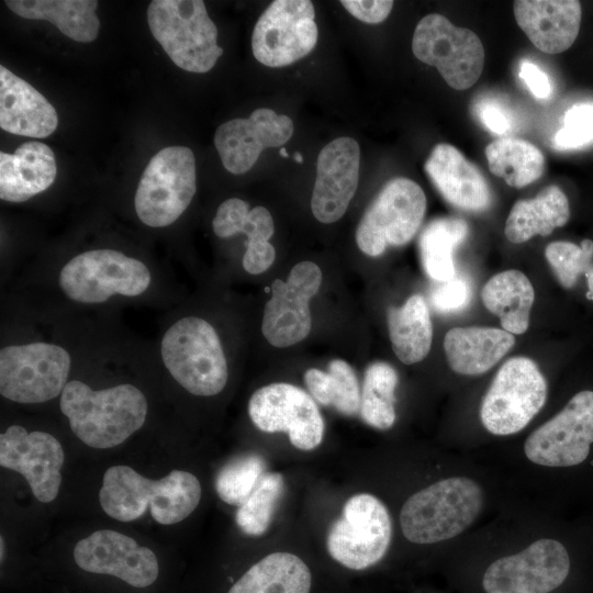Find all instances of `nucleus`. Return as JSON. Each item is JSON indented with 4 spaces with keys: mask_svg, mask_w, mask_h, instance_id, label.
Returning <instances> with one entry per match:
<instances>
[{
    "mask_svg": "<svg viewBox=\"0 0 593 593\" xmlns=\"http://www.w3.org/2000/svg\"><path fill=\"white\" fill-rule=\"evenodd\" d=\"M398 381L395 369L388 362L377 361L366 369L359 412L367 425L381 430L393 426Z\"/></svg>",
    "mask_w": 593,
    "mask_h": 593,
    "instance_id": "nucleus-36",
    "label": "nucleus"
},
{
    "mask_svg": "<svg viewBox=\"0 0 593 593\" xmlns=\"http://www.w3.org/2000/svg\"><path fill=\"white\" fill-rule=\"evenodd\" d=\"M593 141V104H577L564 115L563 127L553 139L558 149H572Z\"/></svg>",
    "mask_w": 593,
    "mask_h": 593,
    "instance_id": "nucleus-40",
    "label": "nucleus"
},
{
    "mask_svg": "<svg viewBox=\"0 0 593 593\" xmlns=\"http://www.w3.org/2000/svg\"><path fill=\"white\" fill-rule=\"evenodd\" d=\"M468 233L467 222L458 217L435 219L423 230L418 239L419 256L430 279L444 282L456 276L454 251Z\"/></svg>",
    "mask_w": 593,
    "mask_h": 593,
    "instance_id": "nucleus-33",
    "label": "nucleus"
},
{
    "mask_svg": "<svg viewBox=\"0 0 593 593\" xmlns=\"http://www.w3.org/2000/svg\"><path fill=\"white\" fill-rule=\"evenodd\" d=\"M310 566L292 552H271L251 564L227 593H313Z\"/></svg>",
    "mask_w": 593,
    "mask_h": 593,
    "instance_id": "nucleus-28",
    "label": "nucleus"
},
{
    "mask_svg": "<svg viewBox=\"0 0 593 593\" xmlns=\"http://www.w3.org/2000/svg\"><path fill=\"white\" fill-rule=\"evenodd\" d=\"M470 299V287L462 277L438 282L430 291L432 306L439 313H452L467 306Z\"/></svg>",
    "mask_w": 593,
    "mask_h": 593,
    "instance_id": "nucleus-41",
    "label": "nucleus"
},
{
    "mask_svg": "<svg viewBox=\"0 0 593 593\" xmlns=\"http://www.w3.org/2000/svg\"><path fill=\"white\" fill-rule=\"evenodd\" d=\"M322 283L320 267L309 260L296 264L287 282L273 280L272 295L264 311L261 332L275 347L292 346L309 335L312 317L309 302Z\"/></svg>",
    "mask_w": 593,
    "mask_h": 593,
    "instance_id": "nucleus-17",
    "label": "nucleus"
},
{
    "mask_svg": "<svg viewBox=\"0 0 593 593\" xmlns=\"http://www.w3.org/2000/svg\"><path fill=\"white\" fill-rule=\"evenodd\" d=\"M340 4L353 16L369 24L384 21L393 8L391 0H342Z\"/></svg>",
    "mask_w": 593,
    "mask_h": 593,
    "instance_id": "nucleus-42",
    "label": "nucleus"
},
{
    "mask_svg": "<svg viewBox=\"0 0 593 593\" xmlns=\"http://www.w3.org/2000/svg\"><path fill=\"white\" fill-rule=\"evenodd\" d=\"M213 232L221 238L239 233L247 236L243 267L251 275H259L273 264L275 247L269 243L275 225L269 211L264 206L249 205L242 199L225 200L217 209L212 222Z\"/></svg>",
    "mask_w": 593,
    "mask_h": 593,
    "instance_id": "nucleus-25",
    "label": "nucleus"
},
{
    "mask_svg": "<svg viewBox=\"0 0 593 593\" xmlns=\"http://www.w3.org/2000/svg\"><path fill=\"white\" fill-rule=\"evenodd\" d=\"M293 131L289 116L260 108L247 119H233L221 124L215 131L214 145L224 168L242 175L255 165L264 149L286 144Z\"/></svg>",
    "mask_w": 593,
    "mask_h": 593,
    "instance_id": "nucleus-20",
    "label": "nucleus"
},
{
    "mask_svg": "<svg viewBox=\"0 0 593 593\" xmlns=\"http://www.w3.org/2000/svg\"><path fill=\"white\" fill-rule=\"evenodd\" d=\"M294 159L296 160V163L301 164L303 161V157L300 153H295L294 154Z\"/></svg>",
    "mask_w": 593,
    "mask_h": 593,
    "instance_id": "nucleus-46",
    "label": "nucleus"
},
{
    "mask_svg": "<svg viewBox=\"0 0 593 593\" xmlns=\"http://www.w3.org/2000/svg\"><path fill=\"white\" fill-rule=\"evenodd\" d=\"M412 51L418 60L436 67L455 90L470 88L482 74L484 48L479 36L438 13L427 14L417 23Z\"/></svg>",
    "mask_w": 593,
    "mask_h": 593,
    "instance_id": "nucleus-12",
    "label": "nucleus"
},
{
    "mask_svg": "<svg viewBox=\"0 0 593 593\" xmlns=\"http://www.w3.org/2000/svg\"><path fill=\"white\" fill-rule=\"evenodd\" d=\"M65 454L53 435L12 425L0 435V465L22 474L42 503L56 499L61 483Z\"/></svg>",
    "mask_w": 593,
    "mask_h": 593,
    "instance_id": "nucleus-18",
    "label": "nucleus"
},
{
    "mask_svg": "<svg viewBox=\"0 0 593 593\" xmlns=\"http://www.w3.org/2000/svg\"><path fill=\"white\" fill-rule=\"evenodd\" d=\"M570 570L566 547L542 538L518 553L493 561L482 585L486 593H549L560 586Z\"/></svg>",
    "mask_w": 593,
    "mask_h": 593,
    "instance_id": "nucleus-16",
    "label": "nucleus"
},
{
    "mask_svg": "<svg viewBox=\"0 0 593 593\" xmlns=\"http://www.w3.org/2000/svg\"><path fill=\"white\" fill-rule=\"evenodd\" d=\"M547 399V382L528 357H513L496 372L480 407L484 428L499 436L525 428Z\"/></svg>",
    "mask_w": 593,
    "mask_h": 593,
    "instance_id": "nucleus-8",
    "label": "nucleus"
},
{
    "mask_svg": "<svg viewBox=\"0 0 593 593\" xmlns=\"http://www.w3.org/2000/svg\"><path fill=\"white\" fill-rule=\"evenodd\" d=\"M518 76L525 81L528 89L537 99H547L551 93V86L547 75L536 65L523 60Z\"/></svg>",
    "mask_w": 593,
    "mask_h": 593,
    "instance_id": "nucleus-43",
    "label": "nucleus"
},
{
    "mask_svg": "<svg viewBox=\"0 0 593 593\" xmlns=\"http://www.w3.org/2000/svg\"><path fill=\"white\" fill-rule=\"evenodd\" d=\"M57 175L52 148L41 142L21 144L13 154L0 153V199L20 203L48 189Z\"/></svg>",
    "mask_w": 593,
    "mask_h": 593,
    "instance_id": "nucleus-26",
    "label": "nucleus"
},
{
    "mask_svg": "<svg viewBox=\"0 0 593 593\" xmlns=\"http://www.w3.org/2000/svg\"><path fill=\"white\" fill-rule=\"evenodd\" d=\"M71 367L61 346L32 342L0 349V393L16 403H43L60 395Z\"/></svg>",
    "mask_w": 593,
    "mask_h": 593,
    "instance_id": "nucleus-10",
    "label": "nucleus"
},
{
    "mask_svg": "<svg viewBox=\"0 0 593 593\" xmlns=\"http://www.w3.org/2000/svg\"><path fill=\"white\" fill-rule=\"evenodd\" d=\"M310 0L272 1L257 20L251 35L255 58L268 67H283L309 55L318 36Z\"/></svg>",
    "mask_w": 593,
    "mask_h": 593,
    "instance_id": "nucleus-13",
    "label": "nucleus"
},
{
    "mask_svg": "<svg viewBox=\"0 0 593 593\" xmlns=\"http://www.w3.org/2000/svg\"><path fill=\"white\" fill-rule=\"evenodd\" d=\"M482 123L495 134H504L510 128L505 114L494 104H485L480 110Z\"/></svg>",
    "mask_w": 593,
    "mask_h": 593,
    "instance_id": "nucleus-44",
    "label": "nucleus"
},
{
    "mask_svg": "<svg viewBox=\"0 0 593 593\" xmlns=\"http://www.w3.org/2000/svg\"><path fill=\"white\" fill-rule=\"evenodd\" d=\"M570 219L569 201L555 184L544 188L529 200L514 203L505 222L504 234L513 244H522L536 235L548 236Z\"/></svg>",
    "mask_w": 593,
    "mask_h": 593,
    "instance_id": "nucleus-29",
    "label": "nucleus"
},
{
    "mask_svg": "<svg viewBox=\"0 0 593 593\" xmlns=\"http://www.w3.org/2000/svg\"><path fill=\"white\" fill-rule=\"evenodd\" d=\"M359 161V145L348 136L335 138L320 152L311 209L321 223H334L345 214L358 187Z\"/></svg>",
    "mask_w": 593,
    "mask_h": 593,
    "instance_id": "nucleus-21",
    "label": "nucleus"
},
{
    "mask_svg": "<svg viewBox=\"0 0 593 593\" xmlns=\"http://www.w3.org/2000/svg\"><path fill=\"white\" fill-rule=\"evenodd\" d=\"M513 9L517 25L544 53H562L578 37L582 10L577 0H517Z\"/></svg>",
    "mask_w": 593,
    "mask_h": 593,
    "instance_id": "nucleus-23",
    "label": "nucleus"
},
{
    "mask_svg": "<svg viewBox=\"0 0 593 593\" xmlns=\"http://www.w3.org/2000/svg\"><path fill=\"white\" fill-rule=\"evenodd\" d=\"M484 152L490 171L513 188L526 187L544 174V154L527 141L499 138L491 142Z\"/></svg>",
    "mask_w": 593,
    "mask_h": 593,
    "instance_id": "nucleus-34",
    "label": "nucleus"
},
{
    "mask_svg": "<svg viewBox=\"0 0 593 593\" xmlns=\"http://www.w3.org/2000/svg\"><path fill=\"white\" fill-rule=\"evenodd\" d=\"M545 257L560 284L570 289L592 265L593 240L583 239L580 246L564 240L552 242L547 245Z\"/></svg>",
    "mask_w": 593,
    "mask_h": 593,
    "instance_id": "nucleus-39",
    "label": "nucleus"
},
{
    "mask_svg": "<svg viewBox=\"0 0 593 593\" xmlns=\"http://www.w3.org/2000/svg\"><path fill=\"white\" fill-rule=\"evenodd\" d=\"M58 115L32 85L0 66V127L11 134L43 138L54 133Z\"/></svg>",
    "mask_w": 593,
    "mask_h": 593,
    "instance_id": "nucleus-24",
    "label": "nucleus"
},
{
    "mask_svg": "<svg viewBox=\"0 0 593 593\" xmlns=\"http://www.w3.org/2000/svg\"><path fill=\"white\" fill-rule=\"evenodd\" d=\"M150 282L152 273L143 261L108 248L76 255L58 275L64 294L85 304L102 303L115 294L137 296Z\"/></svg>",
    "mask_w": 593,
    "mask_h": 593,
    "instance_id": "nucleus-6",
    "label": "nucleus"
},
{
    "mask_svg": "<svg viewBox=\"0 0 593 593\" xmlns=\"http://www.w3.org/2000/svg\"><path fill=\"white\" fill-rule=\"evenodd\" d=\"M424 169L441 197L452 206L482 212L490 208L492 193L480 169L450 144H437Z\"/></svg>",
    "mask_w": 593,
    "mask_h": 593,
    "instance_id": "nucleus-22",
    "label": "nucleus"
},
{
    "mask_svg": "<svg viewBox=\"0 0 593 593\" xmlns=\"http://www.w3.org/2000/svg\"><path fill=\"white\" fill-rule=\"evenodd\" d=\"M248 414L254 425L266 433H288L300 450H313L324 437V419L314 399L290 383H271L253 393Z\"/></svg>",
    "mask_w": 593,
    "mask_h": 593,
    "instance_id": "nucleus-14",
    "label": "nucleus"
},
{
    "mask_svg": "<svg viewBox=\"0 0 593 593\" xmlns=\"http://www.w3.org/2000/svg\"><path fill=\"white\" fill-rule=\"evenodd\" d=\"M592 443L593 391L584 390L527 437L524 452L539 466L572 467L586 459Z\"/></svg>",
    "mask_w": 593,
    "mask_h": 593,
    "instance_id": "nucleus-15",
    "label": "nucleus"
},
{
    "mask_svg": "<svg viewBox=\"0 0 593 593\" xmlns=\"http://www.w3.org/2000/svg\"><path fill=\"white\" fill-rule=\"evenodd\" d=\"M584 276L588 283L586 298L593 301V264L584 272Z\"/></svg>",
    "mask_w": 593,
    "mask_h": 593,
    "instance_id": "nucleus-45",
    "label": "nucleus"
},
{
    "mask_svg": "<svg viewBox=\"0 0 593 593\" xmlns=\"http://www.w3.org/2000/svg\"><path fill=\"white\" fill-rule=\"evenodd\" d=\"M195 190L193 152L186 146L165 147L142 174L134 198L136 214L150 227L171 225L187 210Z\"/></svg>",
    "mask_w": 593,
    "mask_h": 593,
    "instance_id": "nucleus-7",
    "label": "nucleus"
},
{
    "mask_svg": "<svg viewBox=\"0 0 593 593\" xmlns=\"http://www.w3.org/2000/svg\"><path fill=\"white\" fill-rule=\"evenodd\" d=\"M514 344V335L503 328L466 326L446 333L444 349L455 372L478 376L495 366Z\"/></svg>",
    "mask_w": 593,
    "mask_h": 593,
    "instance_id": "nucleus-27",
    "label": "nucleus"
},
{
    "mask_svg": "<svg viewBox=\"0 0 593 593\" xmlns=\"http://www.w3.org/2000/svg\"><path fill=\"white\" fill-rule=\"evenodd\" d=\"M74 559L83 571L113 575L134 588L153 584L159 572L157 558L149 548L111 529L97 530L79 540Z\"/></svg>",
    "mask_w": 593,
    "mask_h": 593,
    "instance_id": "nucleus-19",
    "label": "nucleus"
},
{
    "mask_svg": "<svg viewBox=\"0 0 593 593\" xmlns=\"http://www.w3.org/2000/svg\"><path fill=\"white\" fill-rule=\"evenodd\" d=\"M304 381L311 396L320 404L332 405L346 416H354L360 411L358 379L345 360L333 359L326 372L316 368L307 369Z\"/></svg>",
    "mask_w": 593,
    "mask_h": 593,
    "instance_id": "nucleus-35",
    "label": "nucleus"
},
{
    "mask_svg": "<svg viewBox=\"0 0 593 593\" xmlns=\"http://www.w3.org/2000/svg\"><path fill=\"white\" fill-rule=\"evenodd\" d=\"M279 153H280V156H282L284 158H287L289 156V154H288V152H287V149L284 147H281Z\"/></svg>",
    "mask_w": 593,
    "mask_h": 593,
    "instance_id": "nucleus-47",
    "label": "nucleus"
},
{
    "mask_svg": "<svg viewBox=\"0 0 593 593\" xmlns=\"http://www.w3.org/2000/svg\"><path fill=\"white\" fill-rule=\"evenodd\" d=\"M161 360L170 376L199 396L220 393L228 378L227 361L215 328L198 316H186L165 332Z\"/></svg>",
    "mask_w": 593,
    "mask_h": 593,
    "instance_id": "nucleus-4",
    "label": "nucleus"
},
{
    "mask_svg": "<svg viewBox=\"0 0 593 593\" xmlns=\"http://www.w3.org/2000/svg\"><path fill=\"white\" fill-rule=\"evenodd\" d=\"M483 507L481 486L467 477L437 481L414 493L403 504L400 524L415 544H435L467 529Z\"/></svg>",
    "mask_w": 593,
    "mask_h": 593,
    "instance_id": "nucleus-3",
    "label": "nucleus"
},
{
    "mask_svg": "<svg viewBox=\"0 0 593 593\" xmlns=\"http://www.w3.org/2000/svg\"><path fill=\"white\" fill-rule=\"evenodd\" d=\"M426 211L423 189L413 180L398 177L389 180L363 213L356 242L371 257L389 246H403L417 233Z\"/></svg>",
    "mask_w": 593,
    "mask_h": 593,
    "instance_id": "nucleus-11",
    "label": "nucleus"
},
{
    "mask_svg": "<svg viewBox=\"0 0 593 593\" xmlns=\"http://www.w3.org/2000/svg\"><path fill=\"white\" fill-rule=\"evenodd\" d=\"M283 488L284 481L280 473L264 474L251 494L236 511L235 522L244 534L260 536L268 529Z\"/></svg>",
    "mask_w": 593,
    "mask_h": 593,
    "instance_id": "nucleus-37",
    "label": "nucleus"
},
{
    "mask_svg": "<svg viewBox=\"0 0 593 593\" xmlns=\"http://www.w3.org/2000/svg\"><path fill=\"white\" fill-rule=\"evenodd\" d=\"M388 328L392 349L403 363L419 362L428 355L433 326L423 295H411L401 307L390 306Z\"/></svg>",
    "mask_w": 593,
    "mask_h": 593,
    "instance_id": "nucleus-32",
    "label": "nucleus"
},
{
    "mask_svg": "<svg viewBox=\"0 0 593 593\" xmlns=\"http://www.w3.org/2000/svg\"><path fill=\"white\" fill-rule=\"evenodd\" d=\"M266 462L256 454L236 457L219 471L215 491L230 505H242L265 474Z\"/></svg>",
    "mask_w": 593,
    "mask_h": 593,
    "instance_id": "nucleus-38",
    "label": "nucleus"
},
{
    "mask_svg": "<svg viewBox=\"0 0 593 593\" xmlns=\"http://www.w3.org/2000/svg\"><path fill=\"white\" fill-rule=\"evenodd\" d=\"M200 499V482L190 472L172 470L160 480H149L123 465L104 472L99 492L101 507L110 517L131 522L149 506L152 517L161 525L187 518Z\"/></svg>",
    "mask_w": 593,
    "mask_h": 593,
    "instance_id": "nucleus-1",
    "label": "nucleus"
},
{
    "mask_svg": "<svg viewBox=\"0 0 593 593\" xmlns=\"http://www.w3.org/2000/svg\"><path fill=\"white\" fill-rule=\"evenodd\" d=\"M481 299L504 331L521 335L528 329L535 292L522 271L511 269L492 276L481 290Z\"/></svg>",
    "mask_w": 593,
    "mask_h": 593,
    "instance_id": "nucleus-31",
    "label": "nucleus"
},
{
    "mask_svg": "<svg viewBox=\"0 0 593 593\" xmlns=\"http://www.w3.org/2000/svg\"><path fill=\"white\" fill-rule=\"evenodd\" d=\"M392 523L385 505L374 495L349 497L342 516L329 528L326 547L331 558L350 571H365L385 556Z\"/></svg>",
    "mask_w": 593,
    "mask_h": 593,
    "instance_id": "nucleus-9",
    "label": "nucleus"
},
{
    "mask_svg": "<svg viewBox=\"0 0 593 593\" xmlns=\"http://www.w3.org/2000/svg\"><path fill=\"white\" fill-rule=\"evenodd\" d=\"M147 22L154 38L183 70L208 72L223 54L216 25L201 0H154Z\"/></svg>",
    "mask_w": 593,
    "mask_h": 593,
    "instance_id": "nucleus-5",
    "label": "nucleus"
},
{
    "mask_svg": "<svg viewBox=\"0 0 593 593\" xmlns=\"http://www.w3.org/2000/svg\"><path fill=\"white\" fill-rule=\"evenodd\" d=\"M3 546H4V542H3V537H1V560L3 559Z\"/></svg>",
    "mask_w": 593,
    "mask_h": 593,
    "instance_id": "nucleus-48",
    "label": "nucleus"
},
{
    "mask_svg": "<svg viewBox=\"0 0 593 593\" xmlns=\"http://www.w3.org/2000/svg\"><path fill=\"white\" fill-rule=\"evenodd\" d=\"M59 409L82 443L105 449L122 444L144 425L147 400L130 383L93 390L82 381L71 380L60 394Z\"/></svg>",
    "mask_w": 593,
    "mask_h": 593,
    "instance_id": "nucleus-2",
    "label": "nucleus"
},
{
    "mask_svg": "<svg viewBox=\"0 0 593 593\" xmlns=\"http://www.w3.org/2000/svg\"><path fill=\"white\" fill-rule=\"evenodd\" d=\"M4 3L21 18L51 22L76 42L90 43L98 36L96 0H5Z\"/></svg>",
    "mask_w": 593,
    "mask_h": 593,
    "instance_id": "nucleus-30",
    "label": "nucleus"
}]
</instances>
